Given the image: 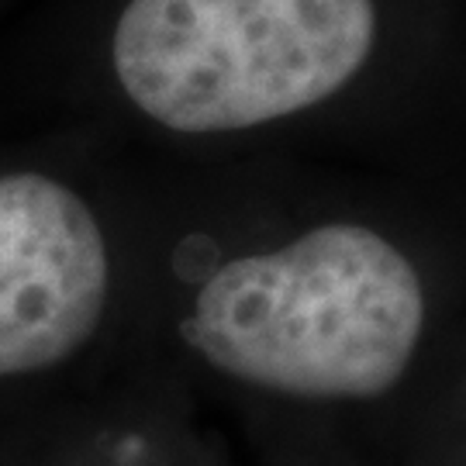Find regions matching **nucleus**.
Masks as SVG:
<instances>
[{"label":"nucleus","mask_w":466,"mask_h":466,"mask_svg":"<svg viewBox=\"0 0 466 466\" xmlns=\"http://www.w3.org/2000/svg\"><path fill=\"white\" fill-rule=\"evenodd\" d=\"M25 4H32V0H0V28H4V25H7V21L25 7Z\"/></svg>","instance_id":"7ed1b4c3"},{"label":"nucleus","mask_w":466,"mask_h":466,"mask_svg":"<svg viewBox=\"0 0 466 466\" xmlns=\"http://www.w3.org/2000/svg\"><path fill=\"white\" fill-rule=\"evenodd\" d=\"M173 335L218 377L298 400L380 398L425 325L411 263L383 235L325 221L211 259L173 256Z\"/></svg>","instance_id":"f257e3e1"},{"label":"nucleus","mask_w":466,"mask_h":466,"mask_svg":"<svg viewBox=\"0 0 466 466\" xmlns=\"http://www.w3.org/2000/svg\"><path fill=\"white\" fill-rule=\"evenodd\" d=\"M132 318L125 169L80 138L0 125V394L86 373Z\"/></svg>","instance_id":"f03ea898"}]
</instances>
